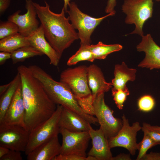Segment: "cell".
Returning <instances> with one entry per match:
<instances>
[{"instance_id":"cell-26","label":"cell","mask_w":160,"mask_h":160,"mask_svg":"<svg viewBox=\"0 0 160 160\" xmlns=\"http://www.w3.org/2000/svg\"><path fill=\"white\" fill-rule=\"evenodd\" d=\"M138 144L139 152L136 160H141L149 149L155 145H160V142L156 141L149 135L144 133L143 139Z\"/></svg>"},{"instance_id":"cell-11","label":"cell","mask_w":160,"mask_h":160,"mask_svg":"<svg viewBox=\"0 0 160 160\" xmlns=\"http://www.w3.org/2000/svg\"><path fill=\"white\" fill-rule=\"evenodd\" d=\"M62 137L60 154H73L86 157V150L91 139L88 131L73 132L60 128Z\"/></svg>"},{"instance_id":"cell-35","label":"cell","mask_w":160,"mask_h":160,"mask_svg":"<svg viewBox=\"0 0 160 160\" xmlns=\"http://www.w3.org/2000/svg\"><path fill=\"white\" fill-rule=\"evenodd\" d=\"M116 4V0H108L105 9V12L109 14L115 11L114 8Z\"/></svg>"},{"instance_id":"cell-9","label":"cell","mask_w":160,"mask_h":160,"mask_svg":"<svg viewBox=\"0 0 160 160\" xmlns=\"http://www.w3.org/2000/svg\"><path fill=\"white\" fill-rule=\"evenodd\" d=\"M121 118L122 127L116 135L108 140L109 145L111 149L116 147L124 148L133 156L138 150L136 137L137 132L141 130L142 127L137 121L130 126L128 119L124 114Z\"/></svg>"},{"instance_id":"cell-21","label":"cell","mask_w":160,"mask_h":160,"mask_svg":"<svg viewBox=\"0 0 160 160\" xmlns=\"http://www.w3.org/2000/svg\"><path fill=\"white\" fill-rule=\"evenodd\" d=\"M26 37L19 33L7 36L0 40V51L12 53L18 49L29 46Z\"/></svg>"},{"instance_id":"cell-10","label":"cell","mask_w":160,"mask_h":160,"mask_svg":"<svg viewBox=\"0 0 160 160\" xmlns=\"http://www.w3.org/2000/svg\"><path fill=\"white\" fill-rule=\"evenodd\" d=\"M30 132L23 127L0 124V146L10 150L25 152Z\"/></svg>"},{"instance_id":"cell-41","label":"cell","mask_w":160,"mask_h":160,"mask_svg":"<svg viewBox=\"0 0 160 160\" xmlns=\"http://www.w3.org/2000/svg\"><path fill=\"white\" fill-rule=\"evenodd\" d=\"M71 0H63L64 1V6L63 8H64L65 12H67L68 10L67 9L68 7L70 1Z\"/></svg>"},{"instance_id":"cell-12","label":"cell","mask_w":160,"mask_h":160,"mask_svg":"<svg viewBox=\"0 0 160 160\" xmlns=\"http://www.w3.org/2000/svg\"><path fill=\"white\" fill-rule=\"evenodd\" d=\"M26 12L20 15L19 10L9 16L8 20L15 23L18 26L19 33L27 37L39 27V22L36 19V9L32 0H25Z\"/></svg>"},{"instance_id":"cell-40","label":"cell","mask_w":160,"mask_h":160,"mask_svg":"<svg viewBox=\"0 0 160 160\" xmlns=\"http://www.w3.org/2000/svg\"><path fill=\"white\" fill-rule=\"evenodd\" d=\"M9 150L5 147L0 146V158L7 153Z\"/></svg>"},{"instance_id":"cell-7","label":"cell","mask_w":160,"mask_h":160,"mask_svg":"<svg viewBox=\"0 0 160 160\" xmlns=\"http://www.w3.org/2000/svg\"><path fill=\"white\" fill-rule=\"evenodd\" d=\"M104 94L97 95L94 100L93 105L95 116L108 140L117 135L122 127V119L114 117L113 111L105 104Z\"/></svg>"},{"instance_id":"cell-8","label":"cell","mask_w":160,"mask_h":160,"mask_svg":"<svg viewBox=\"0 0 160 160\" xmlns=\"http://www.w3.org/2000/svg\"><path fill=\"white\" fill-rule=\"evenodd\" d=\"M87 67L85 65H80L67 68L60 74V81L69 88L76 99L85 97L92 95L88 83Z\"/></svg>"},{"instance_id":"cell-28","label":"cell","mask_w":160,"mask_h":160,"mask_svg":"<svg viewBox=\"0 0 160 160\" xmlns=\"http://www.w3.org/2000/svg\"><path fill=\"white\" fill-rule=\"evenodd\" d=\"M82 111L87 114L95 116L93 105L94 99L92 95L87 97L76 99Z\"/></svg>"},{"instance_id":"cell-13","label":"cell","mask_w":160,"mask_h":160,"mask_svg":"<svg viewBox=\"0 0 160 160\" xmlns=\"http://www.w3.org/2000/svg\"><path fill=\"white\" fill-rule=\"evenodd\" d=\"M136 49L138 52H145V55L138 67L150 70L160 69V47L155 42L150 34L143 35Z\"/></svg>"},{"instance_id":"cell-25","label":"cell","mask_w":160,"mask_h":160,"mask_svg":"<svg viewBox=\"0 0 160 160\" xmlns=\"http://www.w3.org/2000/svg\"><path fill=\"white\" fill-rule=\"evenodd\" d=\"M89 45H80L79 50L68 60L67 65L69 66L73 65L84 61L93 62L95 59L89 48Z\"/></svg>"},{"instance_id":"cell-42","label":"cell","mask_w":160,"mask_h":160,"mask_svg":"<svg viewBox=\"0 0 160 160\" xmlns=\"http://www.w3.org/2000/svg\"><path fill=\"white\" fill-rule=\"evenodd\" d=\"M86 160H97L96 159L94 156H88L86 157Z\"/></svg>"},{"instance_id":"cell-14","label":"cell","mask_w":160,"mask_h":160,"mask_svg":"<svg viewBox=\"0 0 160 160\" xmlns=\"http://www.w3.org/2000/svg\"><path fill=\"white\" fill-rule=\"evenodd\" d=\"M25 117V109L22 97L21 81L0 124L17 125L26 128Z\"/></svg>"},{"instance_id":"cell-23","label":"cell","mask_w":160,"mask_h":160,"mask_svg":"<svg viewBox=\"0 0 160 160\" xmlns=\"http://www.w3.org/2000/svg\"><path fill=\"white\" fill-rule=\"evenodd\" d=\"M89 47L95 59H105L109 54L121 50L122 46L119 44H106L99 41L96 44H91Z\"/></svg>"},{"instance_id":"cell-15","label":"cell","mask_w":160,"mask_h":160,"mask_svg":"<svg viewBox=\"0 0 160 160\" xmlns=\"http://www.w3.org/2000/svg\"><path fill=\"white\" fill-rule=\"evenodd\" d=\"M88 132L92 140V147L87 155L93 156L97 160H111L113 156L111 148L101 128L95 130L90 125Z\"/></svg>"},{"instance_id":"cell-27","label":"cell","mask_w":160,"mask_h":160,"mask_svg":"<svg viewBox=\"0 0 160 160\" xmlns=\"http://www.w3.org/2000/svg\"><path fill=\"white\" fill-rule=\"evenodd\" d=\"M19 33L17 25L9 20L1 22L0 23V39Z\"/></svg>"},{"instance_id":"cell-33","label":"cell","mask_w":160,"mask_h":160,"mask_svg":"<svg viewBox=\"0 0 160 160\" xmlns=\"http://www.w3.org/2000/svg\"><path fill=\"white\" fill-rule=\"evenodd\" d=\"M86 157L77 155L69 154L62 155L59 154L54 160H86Z\"/></svg>"},{"instance_id":"cell-30","label":"cell","mask_w":160,"mask_h":160,"mask_svg":"<svg viewBox=\"0 0 160 160\" xmlns=\"http://www.w3.org/2000/svg\"><path fill=\"white\" fill-rule=\"evenodd\" d=\"M112 95L117 108L122 110L124 107V103L127 99V96L129 95L128 89L123 90L121 89L111 90Z\"/></svg>"},{"instance_id":"cell-29","label":"cell","mask_w":160,"mask_h":160,"mask_svg":"<svg viewBox=\"0 0 160 160\" xmlns=\"http://www.w3.org/2000/svg\"><path fill=\"white\" fill-rule=\"evenodd\" d=\"M155 105L154 99L149 95L141 97L138 100L137 105L139 109L142 111L148 112L151 111Z\"/></svg>"},{"instance_id":"cell-22","label":"cell","mask_w":160,"mask_h":160,"mask_svg":"<svg viewBox=\"0 0 160 160\" xmlns=\"http://www.w3.org/2000/svg\"><path fill=\"white\" fill-rule=\"evenodd\" d=\"M8 89L1 95L0 98V123L2 121L15 94L21 82L20 74L17 72Z\"/></svg>"},{"instance_id":"cell-6","label":"cell","mask_w":160,"mask_h":160,"mask_svg":"<svg viewBox=\"0 0 160 160\" xmlns=\"http://www.w3.org/2000/svg\"><path fill=\"white\" fill-rule=\"evenodd\" d=\"M153 0H124L122 12L127 15L125 23L134 24L135 30L129 34L144 35L143 27L146 21L152 16Z\"/></svg>"},{"instance_id":"cell-37","label":"cell","mask_w":160,"mask_h":160,"mask_svg":"<svg viewBox=\"0 0 160 160\" xmlns=\"http://www.w3.org/2000/svg\"><path fill=\"white\" fill-rule=\"evenodd\" d=\"M11 53L5 52L0 51V65L3 64L8 59L11 58Z\"/></svg>"},{"instance_id":"cell-18","label":"cell","mask_w":160,"mask_h":160,"mask_svg":"<svg viewBox=\"0 0 160 160\" xmlns=\"http://www.w3.org/2000/svg\"><path fill=\"white\" fill-rule=\"evenodd\" d=\"M87 78L94 100L97 95L108 92L112 87L111 83L106 81L101 68L95 64L88 66Z\"/></svg>"},{"instance_id":"cell-4","label":"cell","mask_w":160,"mask_h":160,"mask_svg":"<svg viewBox=\"0 0 160 160\" xmlns=\"http://www.w3.org/2000/svg\"><path fill=\"white\" fill-rule=\"evenodd\" d=\"M68 7V17L74 28L78 30L80 45H90L91 35L96 27L103 19L116 13L115 11L102 17L95 18L82 12L74 2L70 3Z\"/></svg>"},{"instance_id":"cell-17","label":"cell","mask_w":160,"mask_h":160,"mask_svg":"<svg viewBox=\"0 0 160 160\" xmlns=\"http://www.w3.org/2000/svg\"><path fill=\"white\" fill-rule=\"evenodd\" d=\"M90 124L76 113L63 107L59 121L60 128L71 132L88 131Z\"/></svg>"},{"instance_id":"cell-5","label":"cell","mask_w":160,"mask_h":160,"mask_svg":"<svg viewBox=\"0 0 160 160\" xmlns=\"http://www.w3.org/2000/svg\"><path fill=\"white\" fill-rule=\"evenodd\" d=\"M63 106L57 105L51 117L38 124L30 132L29 140L25 153L26 155L35 148L60 133L59 121Z\"/></svg>"},{"instance_id":"cell-1","label":"cell","mask_w":160,"mask_h":160,"mask_svg":"<svg viewBox=\"0 0 160 160\" xmlns=\"http://www.w3.org/2000/svg\"><path fill=\"white\" fill-rule=\"evenodd\" d=\"M17 69L21 78L25 128L30 132L52 116L57 105L49 98L41 83L32 75L28 67L22 65Z\"/></svg>"},{"instance_id":"cell-31","label":"cell","mask_w":160,"mask_h":160,"mask_svg":"<svg viewBox=\"0 0 160 160\" xmlns=\"http://www.w3.org/2000/svg\"><path fill=\"white\" fill-rule=\"evenodd\" d=\"M141 130L144 133L147 134L156 141L160 142V126L152 125L144 122Z\"/></svg>"},{"instance_id":"cell-32","label":"cell","mask_w":160,"mask_h":160,"mask_svg":"<svg viewBox=\"0 0 160 160\" xmlns=\"http://www.w3.org/2000/svg\"><path fill=\"white\" fill-rule=\"evenodd\" d=\"M20 151L9 150L7 153L0 158V160H22Z\"/></svg>"},{"instance_id":"cell-3","label":"cell","mask_w":160,"mask_h":160,"mask_svg":"<svg viewBox=\"0 0 160 160\" xmlns=\"http://www.w3.org/2000/svg\"><path fill=\"white\" fill-rule=\"evenodd\" d=\"M28 67L32 75L41 83L47 95L55 104L61 105L76 113L90 124L96 125L98 123L96 117L88 115L82 111L75 96L66 85L55 80L51 76L37 65H32Z\"/></svg>"},{"instance_id":"cell-19","label":"cell","mask_w":160,"mask_h":160,"mask_svg":"<svg viewBox=\"0 0 160 160\" xmlns=\"http://www.w3.org/2000/svg\"><path fill=\"white\" fill-rule=\"evenodd\" d=\"M58 135L40 145L27 155L28 160H54L60 154Z\"/></svg>"},{"instance_id":"cell-38","label":"cell","mask_w":160,"mask_h":160,"mask_svg":"<svg viewBox=\"0 0 160 160\" xmlns=\"http://www.w3.org/2000/svg\"><path fill=\"white\" fill-rule=\"evenodd\" d=\"M130 154L121 153L115 156H112L111 160H131Z\"/></svg>"},{"instance_id":"cell-39","label":"cell","mask_w":160,"mask_h":160,"mask_svg":"<svg viewBox=\"0 0 160 160\" xmlns=\"http://www.w3.org/2000/svg\"><path fill=\"white\" fill-rule=\"evenodd\" d=\"M11 81L8 84L0 86V96L3 94L9 88L11 85Z\"/></svg>"},{"instance_id":"cell-20","label":"cell","mask_w":160,"mask_h":160,"mask_svg":"<svg viewBox=\"0 0 160 160\" xmlns=\"http://www.w3.org/2000/svg\"><path fill=\"white\" fill-rule=\"evenodd\" d=\"M137 70L129 68L124 62L121 64H116L114 71V78L111 82V90L121 89L124 90L128 89L126 84L129 81H134L136 79Z\"/></svg>"},{"instance_id":"cell-34","label":"cell","mask_w":160,"mask_h":160,"mask_svg":"<svg viewBox=\"0 0 160 160\" xmlns=\"http://www.w3.org/2000/svg\"><path fill=\"white\" fill-rule=\"evenodd\" d=\"M141 160H160V153L151 152L146 154Z\"/></svg>"},{"instance_id":"cell-16","label":"cell","mask_w":160,"mask_h":160,"mask_svg":"<svg viewBox=\"0 0 160 160\" xmlns=\"http://www.w3.org/2000/svg\"><path fill=\"white\" fill-rule=\"evenodd\" d=\"M26 37L31 46L48 57L50 60V64L55 66L58 65L61 58L49 42L46 41L41 25Z\"/></svg>"},{"instance_id":"cell-2","label":"cell","mask_w":160,"mask_h":160,"mask_svg":"<svg viewBox=\"0 0 160 160\" xmlns=\"http://www.w3.org/2000/svg\"><path fill=\"white\" fill-rule=\"evenodd\" d=\"M44 2L45 6L35 2L34 4L45 37L61 58L64 50L79 39L78 33L70 23L69 17H65L63 7L60 13H56L50 10L47 3Z\"/></svg>"},{"instance_id":"cell-24","label":"cell","mask_w":160,"mask_h":160,"mask_svg":"<svg viewBox=\"0 0 160 160\" xmlns=\"http://www.w3.org/2000/svg\"><path fill=\"white\" fill-rule=\"evenodd\" d=\"M43 55L33 47L28 46L20 48L11 53V59L13 64L24 61L26 59L35 56Z\"/></svg>"},{"instance_id":"cell-36","label":"cell","mask_w":160,"mask_h":160,"mask_svg":"<svg viewBox=\"0 0 160 160\" xmlns=\"http://www.w3.org/2000/svg\"><path fill=\"white\" fill-rule=\"evenodd\" d=\"M11 0H0V14L1 15L9 7Z\"/></svg>"},{"instance_id":"cell-43","label":"cell","mask_w":160,"mask_h":160,"mask_svg":"<svg viewBox=\"0 0 160 160\" xmlns=\"http://www.w3.org/2000/svg\"><path fill=\"white\" fill-rule=\"evenodd\" d=\"M155 1H160V0H155Z\"/></svg>"}]
</instances>
